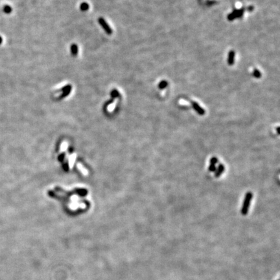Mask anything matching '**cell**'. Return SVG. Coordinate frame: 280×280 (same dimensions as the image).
<instances>
[{"label": "cell", "instance_id": "cell-1", "mask_svg": "<svg viewBox=\"0 0 280 280\" xmlns=\"http://www.w3.org/2000/svg\"><path fill=\"white\" fill-rule=\"evenodd\" d=\"M253 197V194L252 192L250 191H248V192L246 193L245 197V200L243 201L242 206V208H241V214L242 215H246L248 214V211H249V208H250V203H251V201Z\"/></svg>", "mask_w": 280, "mask_h": 280}, {"label": "cell", "instance_id": "cell-2", "mask_svg": "<svg viewBox=\"0 0 280 280\" xmlns=\"http://www.w3.org/2000/svg\"><path fill=\"white\" fill-rule=\"evenodd\" d=\"M98 21H99V24L101 25V26L102 27V28L104 29V30L105 31V32L107 33L108 35H112V29L110 28V27L109 26L108 24L106 23V21L104 19V18H99Z\"/></svg>", "mask_w": 280, "mask_h": 280}, {"label": "cell", "instance_id": "cell-3", "mask_svg": "<svg viewBox=\"0 0 280 280\" xmlns=\"http://www.w3.org/2000/svg\"><path fill=\"white\" fill-rule=\"evenodd\" d=\"M242 14H243V9L235 10L234 12H233L231 14H230L229 16L228 17V18L230 20H232L236 18H240L242 15Z\"/></svg>", "mask_w": 280, "mask_h": 280}, {"label": "cell", "instance_id": "cell-4", "mask_svg": "<svg viewBox=\"0 0 280 280\" xmlns=\"http://www.w3.org/2000/svg\"><path fill=\"white\" fill-rule=\"evenodd\" d=\"M192 105L194 110L196 111L200 116H204L205 114V110L202 108L201 106L196 102H193Z\"/></svg>", "mask_w": 280, "mask_h": 280}, {"label": "cell", "instance_id": "cell-5", "mask_svg": "<svg viewBox=\"0 0 280 280\" xmlns=\"http://www.w3.org/2000/svg\"><path fill=\"white\" fill-rule=\"evenodd\" d=\"M224 169H225V167H224V165L220 164L218 166V168L216 169V171L215 172V176L216 178H219L221 176V175L223 174L224 171Z\"/></svg>", "mask_w": 280, "mask_h": 280}, {"label": "cell", "instance_id": "cell-6", "mask_svg": "<svg viewBox=\"0 0 280 280\" xmlns=\"http://www.w3.org/2000/svg\"><path fill=\"white\" fill-rule=\"evenodd\" d=\"M234 59H235V52L234 51H231L229 53V55H228V64L230 66L233 65L234 63Z\"/></svg>", "mask_w": 280, "mask_h": 280}, {"label": "cell", "instance_id": "cell-7", "mask_svg": "<svg viewBox=\"0 0 280 280\" xmlns=\"http://www.w3.org/2000/svg\"><path fill=\"white\" fill-rule=\"evenodd\" d=\"M78 47L76 45V44H72L71 46V52L72 55L73 56H77V54H78Z\"/></svg>", "mask_w": 280, "mask_h": 280}, {"label": "cell", "instance_id": "cell-8", "mask_svg": "<svg viewBox=\"0 0 280 280\" xmlns=\"http://www.w3.org/2000/svg\"><path fill=\"white\" fill-rule=\"evenodd\" d=\"M3 12L6 14H10L11 12H12V7H10L8 5H6L4 7H3Z\"/></svg>", "mask_w": 280, "mask_h": 280}, {"label": "cell", "instance_id": "cell-9", "mask_svg": "<svg viewBox=\"0 0 280 280\" xmlns=\"http://www.w3.org/2000/svg\"><path fill=\"white\" fill-rule=\"evenodd\" d=\"M89 5L88 4V3H83L82 4L80 5V9L81 10H83V11H86L88 9H89Z\"/></svg>", "mask_w": 280, "mask_h": 280}, {"label": "cell", "instance_id": "cell-10", "mask_svg": "<svg viewBox=\"0 0 280 280\" xmlns=\"http://www.w3.org/2000/svg\"><path fill=\"white\" fill-rule=\"evenodd\" d=\"M167 86V82L165 80L161 81V82L159 84V85H158V87H159L160 89H161V90L164 89V88Z\"/></svg>", "mask_w": 280, "mask_h": 280}, {"label": "cell", "instance_id": "cell-11", "mask_svg": "<svg viewBox=\"0 0 280 280\" xmlns=\"http://www.w3.org/2000/svg\"><path fill=\"white\" fill-rule=\"evenodd\" d=\"M208 171L210 172H215L216 171V165L214 164H209V166L208 167Z\"/></svg>", "mask_w": 280, "mask_h": 280}, {"label": "cell", "instance_id": "cell-12", "mask_svg": "<svg viewBox=\"0 0 280 280\" xmlns=\"http://www.w3.org/2000/svg\"><path fill=\"white\" fill-rule=\"evenodd\" d=\"M218 161H219L218 158L215 156H213L211 158V160H210V164L216 165L217 163H218Z\"/></svg>", "mask_w": 280, "mask_h": 280}, {"label": "cell", "instance_id": "cell-13", "mask_svg": "<svg viewBox=\"0 0 280 280\" xmlns=\"http://www.w3.org/2000/svg\"><path fill=\"white\" fill-rule=\"evenodd\" d=\"M253 75L254 77H256V78H259V77H261V73H260V71H259V70L255 69V70H254V71H253Z\"/></svg>", "mask_w": 280, "mask_h": 280}, {"label": "cell", "instance_id": "cell-14", "mask_svg": "<svg viewBox=\"0 0 280 280\" xmlns=\"http://www.w3.org/2000/svg\"><path fill=\"white\" fill-rule=\"evenodd\" d=\"M2 42H3V39H2V38L1 37V36H0V44L2 43Z\"/></svg>", "mask_w": 280, "mask_h": 280}, {"label": "cell", "instance_id": "cell-15", "mask_svg": "<svg viewBox=\"0 0 280 280\" xmlns=\"http://www.w3.org/2000/svg\"><path fill=\"white\" fill-rule=\"evenodd\" d=\"M279 127H278L277 128V132H278V135H279Z\"/></svg>", "mask_w": 280, "mask_h": 280}]
</instances>
